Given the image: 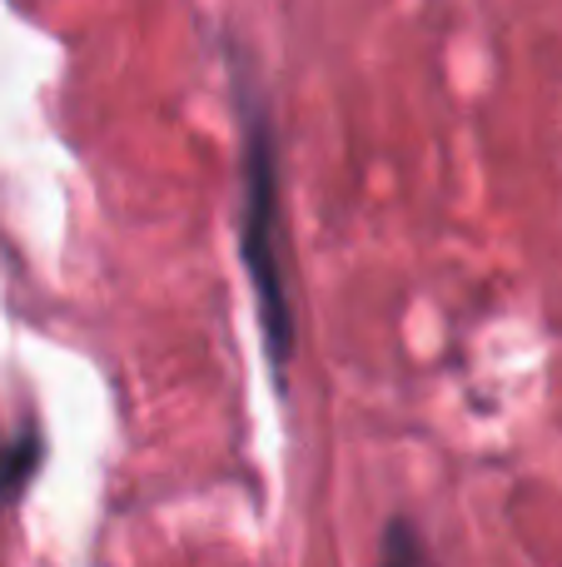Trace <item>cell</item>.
<instances>
[{"label":"cell","instance_id":"3957f363","mask_svg":"<svg viewBox=\"0 0 562 567\" xmlns=\"http://www.w3.org/2000/svg\"><path fill=\"white\" fill-rule=\"evenodd\" d=\"M384 558H388V563H398V558H424V548H418V538H414V528H408V523H388V533H384Z\"/></svg>","mask_w":562,"mask_h":567},{"label":"cell","instance_id":"7a4b0ae2","mask_svg":"<svg viewBox=\"0 0 562 567\" xmlns=\"http://www.w3.org/2000/svg\"><path fill=\"white\" fill-rule=\"evenodd\" d=\"M40 458H45V439H40L35 419H20L15 439L0 443V503L20 498V488L40 473Z\"/></svg>","mask_w":562,"mask_h":567},{"label":"cell","instance_id":"6da1fadb","mask_svg":"<svg viewBox=\"0 0 562 567\" xmlns=\"http://www.w3.org/2000/svg\"><path fill=\"white\" fill-rule=\"evenodd\" d=\"M244 275L254 289L259 339L269 369L284 379L294 363V303L284 284V215H279V140L264 115L249 120L244 140V235H239Z\"/></svg>","mask_w":562,"mask_h":567}]
</instances>
